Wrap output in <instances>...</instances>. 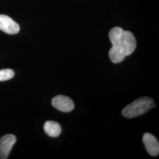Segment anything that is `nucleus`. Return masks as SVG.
Wrapping results in <instances>:
<instances>
[{
  "label": "nucleus",
  "mask_w": 159,
  "mask_h": 159,
  "mask_svg": "<svg viewBox=\"0 0 159 159\" xmlns=\"http://www.w3.org/2000/svg\"><path fill=\"white\" fill-rule=\"evenodd\" d=\"M109 39L112 44L108 56L113 63L123 61L125 57L131 55L136 48L134 35L129 31L120 27H114L109 32Z\"/></svg>",
  "instance_id": "obj_1"
},
{
  "label": "nucleus",
  "mask_w": 159,
  "mask_h": 159,
  "mask_svg": "<svg viewBox=\"0 0 159 159\" xmlns=\"http://www.w3.org/2000/svg\"><path fill=\"white\" fill-rule=\"evenodd\" d=\"M156 106L153 100L149 97H141L127 105L122 110V115L126 118H134L143 115Z\"/></svg>",
  "instance_id": "obj_2"
},
{
  "label": "nucleus",
  "mask_w": 159,
  "mask_h": 159,
  "mask_svg": "<svg viewBox=\"0 0 159 159\" xmlns=\"http://www.w3.org/2000/svg\"><path fill=\"white\" fill-rule=\"evenodd\" d=\"M51 103L54 108L65 113L70 112L74 108L73 100L70 97L64 95H58L54 97L52 99Z\"/></svg>",
  "instance_id": "obj_3"
},
{
  "label": "nucleus",
  "mask_w": 159,
  "mask_h": 159,
  "mask_svg": "<svg viewBox=\"0 0 159 159\" xmlns=\"http://www.w3.org/2000/svg\"><path fill=\"white\" fill-rule=\"evenodd\" d=\"M16 142V137L11 134L5 135L0 139V159L8 158Z\"/></svg>",
  "instance_id": "obj_4"
},
{
  "label": "nucleus",
  "mask_w": 159,
  "mask_h": 159,
  "mask_svg": "<svg viewBox=\"0 0 159 159\" xmlns=\"http://www.w3.org/2000/svg\"><path fill=\"white\" fill-rule=\"evenodd\" d=\"M0 30L8 34H16L20 31V27L11 18L0 14Z\"/></svg>",
  "instance_id": "obj_5"
},
{
  "label": "nucleus",
  "mask_w": 159,
  "mask_h": 159,
  "mask_svg": "<svg viewBox=\"0 0 159 159\" xmlns=\"http://www.w3.org/2000/svg\"><path fill=\"white\" fill-rule=\"evenodd\" d=\"M143 142L148 153L151 156H156L159 154V142L153 135L148 133H145L143 137Z\"/></svg>",
  "instance_id": "obj_6"
},
{
  "label": "nucleus",
  "mask_w": 159,
  "mask_h": 159,
  "mask_svg": "<svg viewBox=\"0 0 159 159\" xmlns=\"http://www.w3.org/2000/svg\"><path fill=\"white\" fill-rule=\"evenodd\" d=\"M44 130L48 136L57 137L61 134V127L56 121H47L44 125Z\"/></svg>",
  "instance_id": "obj_7"
},
{
  "label": "nucleus",
  "mask_w": 159,
  "mask_h": 159,
  "mask_svg": "<svg viewBox=\"0 0 159 159\" xmlns=\"http://www.w3.org/2000/svg\"><path fill=\"white\" fill-rule=\"evenodd\" d=\"M14 76V72L11 69H3L0 70V81L10 80Z\"/></svg>",
  "instance_id": "obj_8"
}]
</instances>
